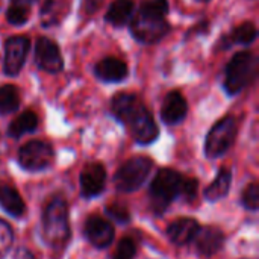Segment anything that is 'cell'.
<instances>
[{
	"label": "cell",
	"instance_id": "cell-1",
	"mask_svg": "<svg viewBox=\"0 0 259 259\" xmlns=\"http://www.w3.org/2000/svg\"><path fill=\"white\" fill-rule=\"evenodd\" d=\"M42 237L52 249H62L70 238L68 205L62 196H55L42 214Z\"/></svg>",
	"mask_w": 259,
	"mask_h": 259
},
{
	"label": "cell",
	"instance_id": "cell-2",
	"mask_svg": "<svg viewBox=\"0 0 259 259\" xmlns=\"http://www.w3.org/2000/svg\"><path fill=\"white\" fill-rule=\"evenodd\" d=\"M258 58L252 52H238L232 56L225 70L223 87L229 96L240 94L256 76Z\"/></svg>",
	"mask_w": 259,
	"mask_h": 259
},
{
	"label": "cell",
	"instance_id": "cell-3",
	"mask_svg": "<svg viewBox=\"0 0 259 259\" xmlns=\"http://www.w3.org/2000/svg\"><path fill=\"white\" fill-rule=\"evenodd\" d=\"M182 179V175L171 168H162L156 173L149 190L150 206L155 214H164L170 203L179 197Z\"/></svg>",
	"mask_w": 259,
	"mask_h": 259
},
{
	"label": "cell",
	"instance_id": "cell-4",
	"mask_svg": "<svg viewBox=\"0 0 259 259\" xmlns=\"http://www.w3.org/2000/svg\"><path fill=\"white\" fill-rule=\"evenodd\" d=\"M153 162L147 156H134L126 161L114 176V184L121 193L137 191L149 178Z\"/></svg>",
	"mask_w": 259,
	"mask_h": 259
},
{
	"label": "cell",
	"instance_id": "cell-5",
	"mask_svg": "<svg viewBox=\"0 0 259 259\" xmlns=\"http://www.w3.org/2000/svg\"><path fill=\"white\" fill-rule=\"evenodd\" d=\"M237 137V120L232 115H226L219 120L206 135L205 155L211 159L225 155L234 144Z\"/></svg>",
	"mask_w": 259,
	"mask_h": 259
},
{
	"label": "cell",
	"instance_id": "cell-6",
	"mask_svg": "<svg viewBox=\"0 0 259 259\" xmlns=\"http://www.w3.org/2000/svg\"><path fill=\"white\" fill-rule=\"evenodd\" d=\"M123 124L129 127L134 140L143 146L152 144L159 135V129L152 112L144 106V103H141V100L129 112Z\"/></svg>",
	"mask_w": 259,
	"mask_h": 259
},
{
	"label": "cell",
	"instance_id": "cell-7",
	"mask_svg": "<svg viewBox=\"0 0 259 259\" xmlns=\"http://www.w3.org/2000/svg\"><path fill=\"white\" fill-rule=\"evenodd\" d=\"M53 162V149L49 143L33 140L18 150V164L27 171H42Z\"/></svg>",
	"mask_w": 259,
	"mask_h": 259
},
{
	"label": "cell",
	"instance_id": "cell-8",
	"mask_svg": "<svg viewBox=\"0 0 259 259\" xmlns=\"http://www.w3.org/2000/svg\"><path fill=\"white\" fill-rule=\"evenodd\" d=\"M170 32V24L165 18H152L137 12L131 21V33L138 42L155 44L159 42Z\"/></svg>",
	"mask_w": 259,
	"mask_h": 259
},
{
	"label": "cell",
	"instance_id": "cell-9",
	"mask_svg": "<svg viewBox=\"0 0 259 259\" xmlns=\"http://www.w3.org/2000/svg\"><path fill=\"white\" fill-rule=\"evenodd\" d=\"M30 49V39L24 35H14L5 41L3 73L8 76H17L24 65L26 56Z\"/></svg>",
	"mask_w": 259,
	"mask_h": 259
},
{
	"label": "cell",
	"instance_id": "cell-10",
	"mask_svg": "<svg viewBox=\"0 0 259 259\" xmlns=\"http://www.w3.org/2000/svg\"><path fill=\"white\" fill-rule=\"evenodd\" d=\"M35 62L41 70L52 74H56L64 68V61L58 44L47 36H39L36 39Z\"/></svg>",
	"mask_w": 259,
	"mask_h": 259
},
{
	"label": "cell",
	"instance_id": "cell-11",
	"mask_svg": "<svg viewBox=\"0 0 259 259\" xmlns=\"http://www.w3.org/2000/svg\"><path fill=\"white\" fill-rule=\"evenodd\" d=\"M106 185V170L103 164L93 162L80 171V191L87 199L97 197L103 193Z\"/></svg>",
	"mask_w": 259,
	"mask_h": 259
},
{
	"label": "cell",
	"instance_id": "cell-12",
	"mask_svg": "<svg viewBox=\"0 0 259 259\" xmlns=\"http://www.w3.org/2000/svg\"><path fill=\"white\" fill-rule=\"evenodd\" d=\"M87 240L97 249H105L114 241V226L99 215H93L85 222L83 228Z\"/></svg>",
	"mask_w": 259,
	"mask_h": 259
},
{
	"label": "cell",
	"instance_id": "cell-13",
	"mask_svg": "<svg viewBox=\"0 0 259 259\" xmlns=\"http://www.w3.org/2000/svg\"><path fill=\"white\" fill-rule=\"evenodd\" d=\"M193 241L200 255L212 256L222 250L225 244V234L217 226H203V228H199Z\"/></svg>",
	"mask_w": 259,
	"mask_h": 259
},
{
	"label": "cell",
	"instance_id": "cell-14",
	"mask_svg": "<svg viewBox=\"0 0 259 259\" xmlns=\"http://www.w3.org/2000/svg\"><path fill=\"white\" fill-rule=\"evenodd\" d=\"M188 114V105L179 91H171L165 96L161 106V120L168 124H179Z\"/></svg>",
	"mask_w": 259,
	"mask_h": 259
},
{
	"label": "cell",
	"instance_id": "cell-15",
	"mask_svg": "<svg viewBox=\"0 0 259 259\" xmlns=\"http://www.w3.org/2000/svg\"><path fill=\"white\" fill-rule=\"evenodd\" d=\"M127 71L126 62L114 56L103 58L94 65L96 76L103 82H121L127 77Z\"/></svg>",
	"mask_w": 259,
	"mask_h": 259
},
{
	"label": "cell",
	"instance_id": "cell-16",
	"mask_svg": "<svg viewBox=\"0 0 259 259\" xmlns=\"http://www.w3.org/2000/svg\"><path fill=\"white\" fill-rule=\"evenodd\" d=\"M200 225L197 223V220L190 219V217H182L175 220L168 229H167V235L170 238L171 243H175L176 246H185L193 243L197 231H199Z\"/></svg>",
	"mask_w": 259,
	"mask_h": 259
},
{
	"label": "cell",
	"instance_id": "cell-17",
	"mask_svg": "<svg viewBox=\"0 0 259 259\" xmlns=\"http://www.w3.org/2000/svg\"><path fill=\"white\" fill-rule=\"evenodd\" d=\"M258 36V29L252 21H244L240 26L234 27L229 33L223 35L220 42L222 47L225 50L231 49L234 44H240V46H249L252 44Z\"/></svg>",
	"mask_w": 259,
	"mask_h": 259
},
{
	"label": "cell",
	"instance_id": "cell-18",
	"mask_svg": "<svg viewBox=\"0 0 259 259\" xmlns=\"http://www.w3.org/2000/svg\"><path fill=\"white\" fill-rule=\"evenodd\" d=\"M134 9V0H114L105 14V20L114 27H121L132 18Z\"/></svg>",
	"mask_w": 259,
	"mask_h": 259
},
{
	"label": "cell",
	"instance_id": "cell-19",
	"mask_svg": "<svg viewBox=\"0 0 259 259\" xmlns=\"http://www.w3.org/2000/svg\"><path fill=\"white\" fill-rule=\"evenodd\" d=\"M0 208L12 217H21L26 211L21 196L11 185H0Z\"/></svg>",
	"mask_w": 259,
	"mask_h": 259
},
{
	"label": "cell",
	"instance_id": "cell-20",
	"mask_svg": "<svg viewBox=\"0 0 259 259\" xmlns=\"http://www.w3.org/2000/svg\"><path fill=\"white\" fill-rule=\"evenodd\" d=\"M231 182H232V173L229 168L223 167L219 170L215 179L212 184L208 185V188L205 190V199L208 202H219L220 199L226 197V194L229 193L231 188Z\"/></svg>",
	"mask_w": 259,
	"mask_h": 259
},
{
	"label": "cell",
	"instance_id": "cell-21",
	"mask_svg": "<svg viewBox=\"0 0 259 259\" xmlns=\"http://www.w3.org/2000/svg\"><path fill=\"white\" fill-rule=\"evenodd\" d=\"M36 127H38V115L33 111H24L11 121L8 127V135L12 138H20L26 134L33 132Z\"/></svg>",
	"mask_w": 259,
	"mask_h": 259
},
{
	"label": "cell",
	"instance_id": "cell-22",
	"mask_svg": "<svg viewBox=\"0 0 259 259\" xmlns=\"http://www.w3.org/2000/svg\"><path fill=\"white\" fill-rule=\"evenodd\" d=\"M138 102H140V99L135 94H131V93H118L111 100V112H112V115L120 123H123L126 120V117L129 115V112L135 108V105Z\"/></svg>",
	"mask_w": 259,
	"mask_h": 259
},
{
	"label": "cell",
	"instance_id": "cell-23",
	"mask_svg": "<svg viewBox=\"0 0 259 259\" xmlns=\"http://www.w3.org/2000/svg\"><path fill=\"white\" fill-rule=\"evenodd\" d=\"M20 106V96L14 85L8 83L0 87V114L6 115L15 112Z\"/></svg>",
	"mask_w": 259,
	"mask_h": 259
},
{
	"label": "cell",
	"instance_id": "cell-24",
	"mask_svg": "<svg viewBox=\"0 0 259 259\" xmlns=\"http://www.w3.org/2000/svg\"><path fill=\"white\" fill-rule=\"evenodd\" d=\"M167 12H168L167 0H144L138 8V14L152 18H165Z\"/></svg>",
	"mask_w": 259,
	"mask_h": 259
},
{
	"label": "cell",
	"instance_id": "cell-25",
	"mask_svg": "<svg viewBox=\"0 0 259 259\" xmlns=\"http://www.w3.org/2000/svg\"><path fill=\"white\" fill-rule=\"evenodd\" d=\"M29 15H30L29 6H23V5H11L6 11V20L14 26L24 24Z\"/></svg>",
	"mask_w": 259,
	"mask_h": 259
},
{
	"label": "cell",
	"instance_id": "cell-26",
	"mask_svg": "<svg viewBox=\"0 0 259 259\" xmlns=\"http://www.w3.org/2000/svg\"><path fill=\"white\" fill-rule=\"evenodd\" d=\"M105 212L106 215L114 220L115 223L118 225H126L131 222V214H129V209L121 205V203H109L106 208H105Z\"/></svg>",
	"mask_w": 259,
	"mask_h": 259
},
{
	"label": "cell",
	"instance_id": "cell-27",
	"mask_svg": "<svg viewBox=\"0 0 259 259\" xmlns=\"http://www.w3.org/2000/svg\"><path fill=\"white\" fill-rule=\"evenodd\" d=\"M135 256H137V243L132 238L124 237L117 244V249L112 255V259H134Z\"/></svg>",
	"mask_w": 259,
	"mask_h": 259
},
{
	"label": "cell",
	"instance_id": "cell-28",
	"mask_svg": "<svg viewBox=\"0 0 259 259\" xmlns=\"http://www.w3.org/2000/svg\"><path fill=\"white\" fill-rule=\"evenodd\" d=\"M243 205L244 208H247L249 211H258L259 208V187L258 184H250L249 187H246V190L243 191Z\"/></svg>",
	"mask_w": 259,
	"mask_h": 259
},
{
	"label": "cell",
	"instance_id": "cell-29",
	"mask_svg": "<svg viewBox=\"0 0 259 259\" xmlns=\"http://www.w3.org/2000/svg\"><path fill=\"white\" fill-rule=\"evenodd\" d=\"M12 241H14V235H12L11 226L5 220L0 219V259L9 252Z\"/></svg>",
	"mask_w": 259,
	"mask_h": 259
},
{
	"label": "cell",
	"instance_id": "cell-30",
	"mask_svg": "<svg viewBox=\"0 0 259 259\" xmlns=\"http://www.w3.org/2000/svg\"><path fill=\"white\" fill-rule=\"evenodd\" d=\"M197 190H199V182L194 178H184L182 179V187H181V197H184L185 200H193L197 196Z\"/></svg>",
	"mask_w": 259,
	"mask_h": 259
},
{
	"label": "cell",
	"instance_id": "cell-31",
	"mask_svg": "<svg viewBox=\"0 0 259 259\" xmlns=\"http://www.w3.org/2000/svg\"><path fill=\"white\" fill-rule=\"evenodd\" d=\"M209 30V21H206V20H203V21H200V23H197L193 29H190V32L187 33V36L190 38V36H193V35H196V33H206Z\"/></svg>",
	"mask_w": 259,
	"mask_h": 259
},
{
	"label": "cell",
	"instance_id": "cell-32",
	"mask_svg": "<svg viewBox=\"0 0 259 259\" xmlns=\"http://www.w3.org/2000/svg\"><path fill=\"white\" fill-rule=\"evenodd\" d=\"M100 6V0H83V12L85 14H94Z\"/></svg>",
	"mask_w": 259,
	"mask_h": 259
},
{
	"label": "cell",
	"instance_id": "cell-33",
	"mask_svg": "<svg viewBox=\"0 0 259 259\" xmlns=\"http://www.w3.org/2000/svg\"><path fill=\"white\" fill-rule=\"evenodd\" d=\"M15 259H35V256L29 250H26V249H18V252L15 255Z\"/></svg>",
	"mask_w": 259,
	"mask_h": 259
},
{
	"label": "cell",
	"instance_id": "cell-34",
	"mask_svg": "<svg viewBox=\"0 0 259 259\" xmlns=\"http://www.w3.org/2000/svg\"><path fill=\"white\" fill-rule=\"evenodd\" d=\"M33 2H36V0H12L14 5H23V6H29Z\"/></svg>",
	"mask_w": 259,
	"mask_h": 259
},
{
	"label": "cell",
	"instance_id": "cell-35",
	"mask_svg": "<svg viewBox=\"0 0 259 259\" xmlns=\"http://www.w3.org/2000/svg\"><path fill=\"white\" fill-rule=\"evenodd\" d=\"M200 2H209V0H200Z\"/></svg>",
	"mask_w": 259,
	"mask_h": 259
}]
</instances>
